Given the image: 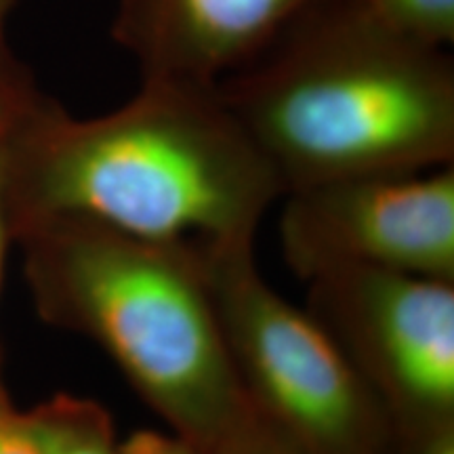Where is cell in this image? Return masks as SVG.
I'll list each match as a JSON object with an SVG mask.
<instances>
[{"mask_svg":"<svg viewBox=\"0 0 454 454\" xmlns=\"http://www.w3.org/2000/svg\"><path fill=\"white\" fill-rule=\"evenodd\" d=\"M284 187L217 84L141 78L127 104L74 118L44 98L3 145L11 242L49 219L211 253L254 244Z\"/></svg>","mask_w":454,"mask_h":454,"instance_id":"6da1fadb","label":"cell"},{"mask_svg":"<svg viewBox=\"0 0 454 454\" xmlns=\"http://www.w3.org/2000/svg\"><path fill=\"white\" fill-rule=\"evenodd\" d=\"M217 90L284 194L454 162V61L368 11L314 0Z\"/></svg>","mask_w":454,"mask_h":454,"instance_id":"7a4b0ae2","label":"cell"},{"mask_svg":"<svg viewBox=\"0 0 454 454\" xmlns=\"http://www.w3.org/2000/svg\"><path fill=\"white\" fill-rule=\"evenodd\" d=\"M34 308L98 343L147 406L200 454L251 417L200 253L82 219L13 236Z\"/></svg>","mask_w":454,"mask_h":454,"instance_id":"3957f363","label":"cell"},{"mask_svg":"<svg viewBox=\"0 0 454 454\" xmlns=\"http://www.w3.org/2000/svg\"><path fill=\"white\" fill-rule=\"evenodd\" d=\"M200 257L231 368L261 421L303 454H402L379 397L331 333L265 280L254 244Z\"/></svg>","mask_w":454,"mask_h":454,"instance_id":"277c9868","label":"cell"},{"mask_svg":"<svg viewBox=\"0 0 454 454\" xmlns=\"http://www.w3.org/2000/svg\"><path fill=\"white\" fill-rule=\"evenodd\" d=\"M305 309L379 397L402 454L454 431L452 280L333 270L308 280Z\"/></svg>","mask_w":454,"mask_h":454,"instance_id":"5b68a950","label":"cell"},{"mask_svg":"<svg viewBox=\"0 0 454 454\" xmlns=\"http://www.w3.org/2000/svg\"><path fill=\"white\" fill-rule=\"evenodd\" d=\"M282 200V254L305 282L351 268L454 282V164L328 181Z\"/></svg>","mask_w":454,"mask_h":454,"instance_id":"8992f818","label":"cell"},{"mask_svg":"<svg viewBox=\"0 0 454 454\" xmlns=\"http://www.w3.org/2000/svg\"><path fill=\"white\" fill-rule=\"evenodd\" d=\"M314 0H121L112 38L141 78L217 84Z\"/></svg>","mask_w":454,"mask_h":454,"instance_id":"52a82bcc","label":"cell"},{"mask_svg":"<svg viewBox=\"0 0 454 454\" xmlns=\"http://www.w3.org/2000/svg\"><path fill=\"white\" fill-rule=\"evenodd\" d=\"M21 423L41 454H121L110 412L89 397L57 394L21 412Z\"/></svg>","mask_w":454,"mask_h":454,"instance_id":"ba28073f","label":"cell"},{"mask_svg":"<svg viewBox=\"0 0 454 454\" xmlns=\"http://www.w3.org/2000/svg\"><path fill=\"white\" fill-rule=\"evenodd\" d=\"M391 32L425 47L454 43V0H362Z\"/></svg>","mask_w":454,"mask_h":454,"instance_id":"9c48e42d","label":"cell"},{"mask_svg":"<svg viewBox=\"0 0 454 454\" xmlns=\"http://www.w3.org/2000/svg\"><path fill=\"white\" fill-rule=\"evenodd\" d=\"M47 98L13 53H0V144Z\"/></svg>","mask_w":454,"mask_h":454,"instance_id":"30bf717a","label":"cell"},{"mask_svg":"<svg viewBox=\"0 0 454 454\" xmlns=\"http://www.w3.org/2000/svg\"><path fill=\"white\" fill-rule=\"evenodd\" d=\"M208 454H303L288 444L280 434L268 427L257 414L251 412L242 425L219 442Z\"/></svg>","mask_w":454,"mask_h":454,"instance_id":"8fae6325","label":"cell"},{"mask_svg":"<svg viewBox=\"0 0 454 454\" xmlns=\"http://www.w3.org/2000/svg\"><path fill=\"white\" fill-rule=\"evenodd\" d=\"M0 454H41L27 438L21 411H17L3 381L0 368Z\"/></svg>","mask_w":454,"mask_h":454,"instance_id":"7c38bea8","label":"cell"},{"mask_svg":"<svg viewBox=\"0 0 454 454\" xmlns=\"http://www.w3.org/2000/svg\"><path fill=\"white\" fill-rule=\"evenodd\" d=\"M121 454H200L190 442L179 438L177 434L168 435L160 431L141 429L130 434L118 444Z\"/></svg>","mask_w":454,"mask_h":454,"instance_id":"4fadbf2b","label":"cell"},{"mask_svg":"<svg viewBox=\"0 0 454 454\" xmlns=\"http://www.w3.org/2000/svg\"><path fill=\"white\" fill-rule=\"evenodd\" d=\"M3 145L4 144H0V278H3L4 253H7V247L11 244L7 215H4V200H3Z\"/></svg>","mask_w":454,"mask_h":454,"instance_id":"5bb4252c","label":"cell"},{"mask_svg":"<svg viewBox=\"0 0 454 454\" xmlns=\"http://www.w3.org/2000/svg\"><path fill=\"white\" fill-rule=\"evenodd\" d=\"M417 454H454V431L431 440L427 446H423Z\"/></svg>","mask_w":454,"mask_h":454,"instance_id":"9a60e30c","label":"cell"},{"mask_svg":"<svg viewBox=\"0 0 454 454\" xmlns=\"http://www.w3.org/2000/svg\"><path fill=\"white\" fill-rule=\"evenodd\" d=\"M17 0H0V53H7V21Z\"/></svg>","mask_w":454,"mask_h":454,"instance_id":"2e32d148","label":"cell"}]
</instances>
